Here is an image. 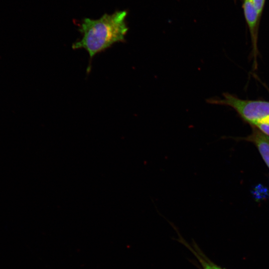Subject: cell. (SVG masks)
Returning <instances> with one entry per match:
<instances>
[{
	"instance_id": "6da1fadb",
	"label": "cell",
	"mask_w": 269,
	"mask_h": 269,
	"mask_svg": "<svg viewBox=\"0 0 269 269\" xmlns=\"http://www.w3.org/2000/svg\"><path fill=\"white\" fill-rule=\"evenodd\" d=\"M127 15V11L123 10L105 13L98 19H84L79 29L82 37L73 44L72 48L85 49L92 59L113 44L124 41L128 30Z\"/></svg>"
},
{
	"instance_id": "7a4b0ae2",
	"label": "cell",
	"mask_w": 269,
	"mask_h": 269,
	"mask_svg": "<svg viewBox=\"0 0 269 269\" xmlns=\"http://www.w3.org/2000/svg\"><path fill=\"white\" fill-rule=\"evenodd\" d=\"M223 96V99H210L207 102L232 107L243 119L251 125L269 117V102L242 100L229 93H224Z\"/></svg>"
},
{
	"instance_id": "3957f363",
	"label": "cell",
	"mask_w": 269,
	"mask_h": 269,
	"mask_svg": "<svg viewBox=\"0 0 269 269\" xmlns=\"http://www.w3.org/2000/svg\"><path fill=\"white\" fill-rule=\"evenodd\" d=\"M243 7L245 19L251 33L254 62L256 63L258 55V31L261 16L251 0H244Z\"/></svg>"
},
{
	"instance_id": "277c9868",
	"label": "cell",
	"mask_w": 269,
	"mask_h": 269,
	"mask_svg": "<svg viewBox=\"0 0 269 269\" xmlns=\"http://www.w3.org/2000/svg\"><path fill=\"white\" fill-rule=\"evenodd\" d=\"M247 139L253 142L257 145L262 157L269 167V136L254 126L253 133Z\"/></svg>"
},
{
	"instance_id": "5b68a950",
	"label": "cell",
	"mask_w": 269,
	"mask_h": 269,
	"mask_svg": "<svg viewBox=\"0 0 269 269\" xmlns=\"http://www.w3.org/2000/svg\"><path fill=\"white\" fill-rule=\"evenodd\" d=\"M195 248H192L189 246L188 248L197 258L203 269H212L210 263V261L206 258L197 246H195Z\"/></svg>"
},
{
	"instance_id": "8992f818",
	"label": "cell",
	"mask_w": 269,
	"mask_h": 269,
	"mask_svg": "<svg viewBox=\"0 0 269 269\" xmlns=\"http://www.w3.org/2000/svg\"><path fill=\"white\" fill-rule=\"evenodd\" d=\"M261 132L269 136V117L254 125Z\"/></svg>"
},
{
	"instance_id": "52a82bcc",
	"label": "cell",
	"mask_w": 269,
	"mask_h": 269,
	"mask_svg": "<svg viewBox=\"0 0 269 269\" xmlns=\"http://www.w3.org/2000/svg\"><path fill=\"white\" fill-rule=\"evenodd\" d=\"M254 6L261 16L264 7L266 0H251Z\"/></svg>"
},
{
	"instance_id": "ba28073f",
	"label": "cell",
	"mask_w": 269,
	"mask_h": 269,
	"mask_svg": "<svg viewBox=\"0 0 269 269\" xmlns=\"http://www.w3.org/2000/svg\"><path fill=\"white\" fill-rule=\"evenodd\" d=\"M210 265L212 269H224L218 267L217 265H215V264L211 262V261L210 262Z\"/></svg>"
}]
</instances>
